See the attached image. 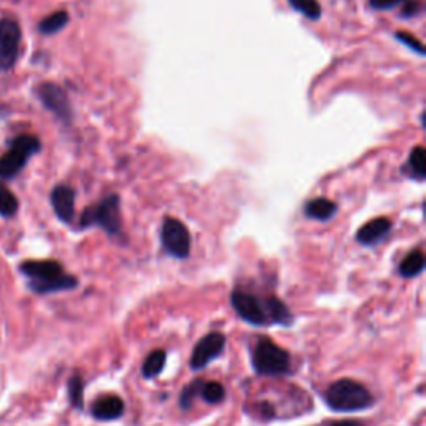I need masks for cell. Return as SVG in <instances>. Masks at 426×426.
<instances>
[{"mask_svg": "<svg viewBox=\"0 0 426 426\" xmlns=\"http://www.w3.org/2000/svg\"><path fill=\"white\" fill-rule=\"evenodd\" d=\"M20 272L29 278V287L39 295H49L55 292H65L78 287V280L64 272L62 265L54 260L42 262H24L20 265Z\"/></svg>", "mask_w": 426, "mask_h": 426, "instance_id": "1", "label": "cell"}, {"mask_svg": "<svg viewBox=\"0 0 426 426\" xmlns=\"http://www.w3.org/2000/svg\"><path fill=\"white\" fill-rule=\"evenodd\" d=\"M325 403L333 412L353 413L372 408L375 405V398L365 385L350 378H342L333 382L327 388Z\"/></svg>", "mask_w": 426, "mask_h": 426, "instance_id": "2", "label": "cell"}, {"mask_svg": "<svg viewBox=\"0 0 426 426\" xmlns=\"http://www.w3.org/2000/svg\"><path fill=\"white\" fill-rule=\"evenodd\" d=\"M252 367L262 377H283L292 372V358L270 338H260L252 355Z\"/></svg>", "mask_w": 426, "mask_h": 426, "instance_id": "3", "label": "cell"}, {"mask_svg": "<svg viewBox=\"0 0 426 426\" xmlns=\"http://www.w3.org/2000/svg\"><path fill=\"white\" fill-rule=\"evenodd\" d=\"M97 225L108 235H118L122 230L120 222V198L117 195H107L102 202L90 205L80 217V228H88Z\"/></svg>", "mask_w": 426, "mask_h": 426, "instance_id": "4", "label": "cell"}, {"mask_svg": "<svg viewBox=\"0 0 426 426\" xmlns=\"http://www.w3.org/2000/svg\"><path fill=\"white\" fill-rule=\"evenodd\" d=\"M40 150V142L34 135H20L10 145L9 152L0 157V178H12L17 175L27 160Z\"/></svg>", "mask_w": 426, "mask_h": 426, "instance_id": "5", "label": "cell"}, {"mask_svg": "<svg viewBox=\"0 0 426 426\" xmlns=\"http://www.w3.org/2000/svg\"><path fill=\"white\" fill-rule=\"evenodd\" d=\"M232 307L243 322L253 327H268L272 325L268 315L267 298H260L257 295L235 290L232 293Z\"/></svg>", "mask_w": 426, "mask_h": 426, "instance_id": "6", "label": "cell"}, {"mask_svg": "<svg viewBox=\"0 0 426 426\" xmlns=\"http://www.w3.org/2000/svg\"><path fill=\"white\" fill-rule=\"evenodd\" d=\"M162 245L170 257L185 260L192 248V237L188 228L178 218L167 217L162 225Z\"/></svg>", "mask_w": 426, "mask_h": 426, "instance_id": "7", "label": "cell"}, {"mask_svg": "<svg viewBox=\"0 0 426 426\" xmlns=\"http://www.w3.org/2000/svg\"><path fill=\"white\" fill-rule=\"evenodd\" d=\"M227 338L220 332H210L197 342L193 348L192 358H190V368L198 372V370L207 368L213 360H217L223 353Z\"/></svg>", "mask_w": 426, "mask_h": 426, "instance_id": "8", "label": "cell"}, {"mask_svg": "<svg viewBox=\"0 0 426 426\" xmlns=\"http://www.w3.org/2000/svg\"><path fill=\"white\" fill-rule=\"evenodd\" d=\"M20 27L14 20H0V70L14 67L19 57Z\"/></svg>", "mask_w": 426, "mask_h": 426, "instance_id": "9", "label": "cell"}, {"mask_svg": "<svg viewBox=\"0 0 426 426\" xmlns=\"http://www.w3.org/2000/svg\"><path fill=\"white\" fill-rule=\"evenodd\" d=\"M37 95L40 102L44 103V107L57 115L59 118L65 120V122H69V120L72 118V107H70L67 93H65L64 88L59 87L57 83H40L37 88Z\"/></svg>", "mask_w": 426, "mask_h": 426, "instance_id": "10", "label": "cell"}, {"mask_svg": "<svg viewBox=\"0 0 426 426\" xmlns=\"http://www.w3.org/2000/svg\"><path fill=\"white\" fill-rule=\"evenodd\" d=\"M125 403L117 395H103L97 398L90 408V413L98 422H113L123 417Z\"/></svg>", "mask_w": 426, "mask_h": 426, "instance_id": "11", "label": "cell"}, {"mask_svg": "<svg viewBox=\"0 0 426 426\" xmlns=\"http://www.w3.org/2000/svg\"><path fill=\"white\" fill-rule=\"evenodd\" d=\"M390 232H392V220L387 217H378L370 220L368 223H365L358 230L357 240L365 247H375V245L383 242Z\"/></svg>", "mask_w": 426, "mask_h": 426, "instance_id": "12", "label": "cell"}, {"mask_svg": "<svg viewBox=\"0 0 426 426\" xmlns=\"http://www.w3.org/2000/svg\"><path fill=\"white\" fill-rule=\"evenodd\" d=\"M52 207L64 223H70L75 215V190L67 185H59L52 190Z\"/></svg>", "mask_w": 426, "mask_h": 426, "instance_id": "13", "label": "cell"}, {"mask_svg": "<svg viewBox=\"0 0 426 426\" xmlns=\"http://www.w3.org/2000/svg\"><path fill=\"white\" fill-rule=\"evenodd\" d=\"M337 210V203L328 198H315L305 205V215L313 220H320V222H327V220L333 218Z\"/></svg>", "mask_w": 426, "mask_h": 426, "instance_id": "14", "label": "cell"}, {"mask_svg": "<svg viewBox=\"0 0 426 426\" xmlns=\"http://www.w3.org/2000/svg\"><path fill=\"white\" fill-rule=\"evenodd\" d=\"M267 305H268V315L272 325L292 327L295 322V317L282 300L277 297H267Z\"/></svg>", "mask_w": 426, "mask_h": 426, "instance_id": "15", "label": "cell"}, {"mask_svg": "<svg viewBox=\"0 0 426 426\" xmlns=\"http://www.w3.org/2000/svg\"><path fill=\"white\" fill-rule=\"evenodd\" d=\"M425 270V255L422 250H413L407 258L400 263L398 273L403 278H415L418 275H422Z\"/></svg>", "mask_w": 426, "mask_h": 426, "instance_id": "16", "label": "cell"}, {"mask_svg": "<svg viewBox=\"0 0 426 426\" xmlns=\"http://www.w3.org/2000/svg\"><path fill=\"white\" fill-rule=\"evenodd\" d=\"M165 363H167V352L165 350H153L152 353L145 358L142 365V375L145 380L157 378L163 372Z\"/></svg>", "mask_w": 426, "mask_h": 426, "instance_id": "17", "label": "cell"}, {"mask_svg": "<svg viewBox=\"0 0 426 426\" xmlns=\"http://www.w3.org/2000/svg\"><path fill=\"white\" fill-rule=\"evenodd\" d=\"M407 172L415 180H425L426 177V152L423 147H415L410 153Z\"/></svg>", "mask_w": 426, "mask_h": 426, "instance_id": "18", "label": "cell"}, {"mask_svg": "<svg viewBox=\"0 0 426 426\" xmlns=\"http://www.w3.org/2000/svg\"><path fill=\"white\" fill-rule=\"evenodd\" d=\"M69 22V14L64 12V10H59V12H54L49 17H45L39 25V30L45 35H52L59 30H62Z\"/></svg>", "mask_w": 426, "mask_h": 426, "instance_id": "19", "label": "cell"}, {"mask_svg": "<svg viewBox=\"0 0 426 426\" xmlns=\"http://www.w3.org/2000/svg\"><path fill=\"white\" fill-rule=\"evenodd\" d=\"M83 380L80 375H73V377H70L69 383H67V390H69V400H70V405L75 410H83Z\"/></svg>", "mask_w": 426, "mask_h": 426, "instance_id": "20", "label": "cell"}, {"mask_svg": "<svg viewBox=\"0 0 426 426\" xmlns=\"http://www.w3.org/2000/svg\"><path fill=\"white\" fill-rule=\"evenodd\" d=\"M290 7L297 12L303 14L310 20H318L322 17V7L318 0H288Z\"/></svg>", "mask_w": 426, "mask_h": 426, "instance_id": "21", "label": "cell"}, {"mask_svg": "<svg viewBox=\"0 0 426 426\" xmlns=\"http://www.w3.org/2000/svg\"><path fill=\"white\" fill-rule=\"evenodd\" d=\"M225 388L218 382H208L202 385V390H200V397L203 398L205 403L217 405L222 403L225 400Z\"/></svg>", "mask_w": 426, "mask_h": 426, "instance_id": "22", "label": "cell"}, {"mask_svg": "<svg viewBox=\"0 0 426 426\" xmlns=\"http://www.w3.org/2000/svg\"><path fill=\"white\" fill-rule=\"evenodd\" d=\"M17 210L19 202L15 195L5 185L0 183V215L2 217H12V215L17 213Z\"/></svg>", "mask_w": 426, "mask_h": 426, "instance_id": "23", "label": "cell"}, {"mask_svg": "<svg viewBox=\"0 0 426 426\" xmlns=\"http://www.w3.org/2000/svg\"><path fill=\"white\" fill-rule=\"evenodd\" d=\"M203 383L205 382H202V380H195V382L187 385V387L182 390L178 403H180V408H182L183 412H188V410L192 408L195 398L200 397V390H202Z\"/></svg>", "mask_w": 426, "mask_h": 426, "instance_id": "24", "label": "cell"}, {"mask_svg": "<svg viewBox=\"0 0 426 426\" xmlns=\"http://www.w3.org/2000/svg\"><path fill=\"white\" fill-rule=\"evenodd\" d=\"M395 37H397L400 42L407 44L410 49L415 50L418 55H425V47L423 44L420 42V40L417 37H413V34H408V32H403V30H400V32L395 34Z\"/></svg>", "mask_w": 426, "mask_h": 426, "instance_id": "25", "label": "cell"}, {"mask_svg": "<svg viewBox=\"0 0 426 426\" xmlns=\"http://www.w3.org/2000/svg\"><path fill=\"white\" fill-rule=\"evenodd\" d=\"M422 9L423 4L420 0H407L403 7V17H413V15L422 12Z\"/></svg>", "mask_w": 426, "mask_h": 426, "instance_id": "26", "label": "cell"}, {"mask_svg": "<svg viewBox=\"0 0 426 426\" xmlns=\"http://www.w3.org/2000/svg\"><path fill=\"white\" fill-rule=\"evenodd\" d=\"M400 4H403V0H370V5L375 10H390L398 7Z\"/></svg>", "mask_w": 426, "mask_h": 426, "instance_id": "27", "label": "cell"}, {"mask_svg": "<svg viewBox=\"0 0 426 426\" xmlns=\"http://www.w3.org/2000/svg\"><path fill=\"white\" fill-rule=\"evenodd\" d=\"M332 426H365V423L357 422V420H342V422H335Z\"/></svg>", "mask_w": 426, "mask_h": 426, "instance_id": "28", "label": "cell"}]
</instances>
